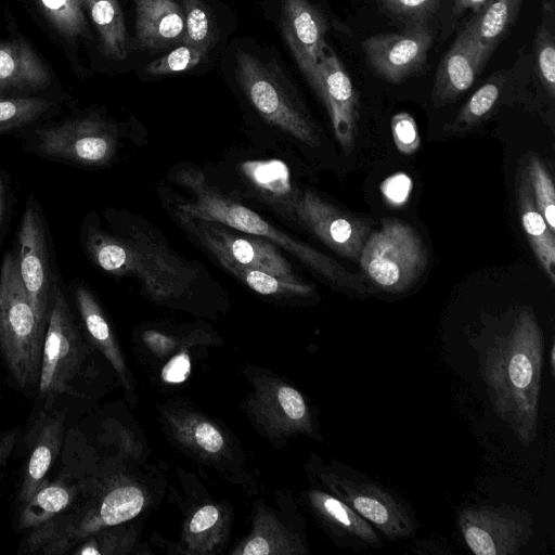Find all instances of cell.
<instances>
[{"label": "cell", "instance_id": "6da1fadb", "mask_svg": "<svg viewBox=\"0 0 555 555\" xmlns=\"http://www.w3.org/2000/svg\"><path fill=\"white\" fill-rule=\"evenodd\" d=\"M543 335L529 310L486 351L482 375L496 415L529 447L538 435Z\"/></svg>", "mask_w": 555, "mask_h": 555}, {"label": "cell", "instance_id": "7a4b0ae2", "mask_svg": "<svg viewBox=\"0 0 555 555\" xmlns=\"http://www.w3.org/2000/svg\"><path fill=\"white\" fill-rule=\"evenodd\" d=\"M176 180L193 195L192 201L178 205L179 212L266 238L294 255L336 286L352 292H366L358 275L328 256L279 230L248 207L227 198L208 184L201 171L183 169L177 173Z\"/></svg>", "mask_w": 555, "mask_h": 555}, {"label": "cell", "instance_id": "3957f363", "mask_svg": "<svg viewBox=\"0 0 555 555\" xmlns=\"http://www.w3.org/2000/svg\"><path fill=\"white\" fill-rule=\"evenodd\" d=\"M44 333L22 282L17 258L8 253L0 268V361L10 386L28 399L37 391Z\"/></svg>", "mask_w": 555, "mask_h": 555}, {"label": "cell", "instance_id": "277c9868", "mask_svg": "<svg viewBox=\"0 0 555 555\" xmlns=\"http://www.w3.org/2000/svg\"><path fill=\"white\" fill-rule=\"evenodd\" d=\"M85 245L92 261L103 271L135 276L158 297L173 296L191 279L189 269L177 257L145 238H120L91 229Z\"/></svg>", "mask_w": 555, "mask_h": 555}, {"label": "cell", "instance_id": "5b68a950", "mask_svg": "<svg viewBox=\"0 0 555 555\" xmlns=\"http://www.w3.org/2000/svg\"><path fill=\"white\" fill-rule=\"evenodd\" d=\"M86 346L74 313L60 288H55L43 339L41 367L31 411L62 408L79 395Z\"/></svg>", "mask_w": 555, "mask_h": 555}, {"label": "cell", "instance_id": "8992f818", "mask_svg": "<svg viewBox=\"0 0 555 555\" xmlns=\"http://www.w3.org/2000/svg\"><path fill=\"white\" fill-rule=\"evenodd\" d=\"M235 74L246 98L267 122L301 143L318 145L315 124L279 66L240 50L235 54Z\"/></svg>", "mask_w": 555, "mask_h": 555}, {"label": "cell", "instance_id": "52a82bcc", "mask_svg": "<svg viewBox=\"0 0 555 555\" xmlns=\"http://www.w3.org/2000/svg\"><path fill=\"white\" fill-rule=\"evenodd\" d=\"M360 266L377 287L390 293L410 288L427 264L426 248L417 232L401 220L384 219L362 248Z\"/></svg>", "mask_w": 555, "mask_h": 555}, {"label": "cell", "instance_id": "ba28073f", "mask_svg": "<svg viewBox=\"0 0 555 555\" xmlns=\"http://www.w3.org/2000/svg\"><path fill=\"white\" fill-rule=\"evenodd\" d=\"M66 408L31 411L18 439L25 459L14 493L12 513L18 509L48 479L59 459L66 435Z\"/></svg>", "mask_w": 555, "mask_h": 555}, {"label": "cell", "instance_id": "9c48e42d", "mask_svg": "<svg viewBox=\"0 0 555 555\" xmlns=\"http://www.w3.org/2000/svg\"><path fill=\"white\" fill-rule=\"evenodd\" d=\"M466 545L476 555H516L531 538L532 520L526 511L482 505L459 514Z\"/></svg>", "mask_w": 555, "mask_h": 555}, {"label": "cell", "instance_id": "30bf717a", "mask_svg": "<svg viewBox=\"0 0 555 555\" xmlns=\"http://www.w3.org/2000/svg\"><path fill=\"white\" fill-rule=\"evenodd\" d=\"M185 229L208 250H219L234 261L289 282H300L289 262L270 241L250 235L241 236L220 228L216 222L201 220L177 212Z\"/></svg>", "mask_w": 555, "mask_h": 555}, {"label": "cell", "instance_id": "8fae6325", "mask_svg": "<svg viewBox=\"0 0 555 555\" xmlns=\"http://www.w3.org/2000/svg\"><path fill=\"white\" fill-rule=\"evenodd\" d=\"M331 486L345 502L385 538L405 539L415 531V521L401 499L388 489L354 477H332Z\"/></svg>", "mask_w": 555, "mask_h": 555}, {"label": "cell", "instance_id": "7c38bea8", "mask_svg": "<svg viewBox=\"0 0 555 555\" xmlns=\"http://www.w3.org/2000/svg\"><path fill=\"white\" fill-rule=\"evenodd\" d=\"M38 139L44 154L90 166L108 163L117 144L113 128L95 116L42 129Z\"/></svg>", "mask_w": 555, "mask_h": 555}, {"label": "cell", "instance_id": "4fadbf2b", "mask_svg": "<svg viewBox=\"0 0 555 555\" xmlns=\"http://www.w3.org/2000/svg\"><path fill=\"white\" fill-rule=\"evenodd\" d=\"M294 220L308 228L336 254L359 260L370 235L365 220L349 215L310 190L298 192Z\"/></svg>", "mask_w": 555, "mask_h": 555}, {"label": "cell", "instance_id": "5bb4252c", "mask_svg": "<svg viewBox=\"0 0 555 555\" xmlns=\"http://www.w3.org/2000/svg\"><path fill=\"white\" fill-rule=\"evenodd\" d=\"M373 70L398 83L421 72L427 62L431 33L426 23L406 25L401 33L371 36L361 43Z\"/></svg>", "mask_w": 555, "mask_h": 555}, {"label": "cell", "instance_id": "9a60e30c", "mask_svg": "<svg viewBox=\"0 0 555 555\" xmlns=\"http://www.w3.org/2000/svg\"><path fill=\"white\" fill-rule=\"evenodd\" d=\"M312 89L325 105L337 142L346 154L350 153L358 133L359 98L338 55L327 43L322 49Z\"/></svg>", "mask_w": 555, "mask_h": 555}, {"label": "cell", "instance_id": "2e32d148", "mask_svg": "<svg viewBox=\"0 0 555 555\" xmlns=\"http://www.w3.org/2000/svg\"><path fill=\"white\" fill-rule=\"evenodd\" d=\"M18 270L40 327L46 332L55 288L51 286L46 233L35 207L28 206L18 231Z\"/></svg>", "mask_w": 555, "mask_h": 555}, {"label": "cell", "instance_id": "e0dca14e", "mask_svg": "<svg viewBox=\"0 0 555 555\" xmlns=\"http://www.w3.org/2000/svg\"><path fill=\"white\" fill-rule=\"evenodd\" d=\"M281 28L299 69L313 88L326 43L323 14L309 0H282Z\"/></svg>", "mask_w": 555, "mask_h": 555}, {"label": "cell", "instance_id": "ac0fdd59", "mask_svg": "<svg viewBox=\"0 0 555 555\" xmlns=\"http://www.w3.org/2000/svg\"><path fill=\"white\" fill-rule=\"evenodd\" d=\"M489 59L490 55L477 39L470 18L438 65L433 88V102L436 105H443L467 91Z\"/></svg>", "mask_w": 555, "mask_h": 555}, {"label": "cell", "instance_id": "d6986e66", "mask_svg": "<svg viewBox=\"0 0 555 555\" xmlns=\"http://www.w3.org/2000/svg\"><path fill=\"white\" fill-rule=\"evenodd\" d=\"M62 467L56 478L48 479L13 515L16 532L25 533L64 511L80 488V474L72 455L61 452Z\"/></svg>", "mask_w": 555, "mask_h": 555}, {"label": "cell", "instance_id": "ffe728a7", "mask_svg": "<svg viewBox=\"0 0 555 555\" xmlns=\"http://www.w3.org/2000/svg\"><path fill=\"white\" fill-rule=\"evenodd\" d=\"M135 37L143 50L182 43L184 13L175 0H134Z\"/></svg>", "mask_w": 555, "mask_h": 555}, {"label": "cell", "instance_id": "44dd1931", "mask_svg": "<svg viewBox=\"0 0 555 555\" xmlns=\"http://www.w3.org/2000/svg\"><path fill=\"white\" fill-rule=\"evenodd\" d=\"M50 80L48 68L26 42H0V93L43 89Z\"/></svg>", "mask_w": 555, "mask_h": 555}, {"label": "cell", "instance_id": "7402d4cb", "mask_svg": "<svg viewBox=\"0 0 555 555\" xmlns=\"http://www.w3.org/2000/svg\"><path fill=\"white\" fill-rule=\"evenodd\" d=\"M242 171L267 203L294 219L299 190L292 184L289 170L283 162H246L242 165Z\"/></svg>", "mask_w": 555, "mask_h": 555}, {"label": "cell", "instance_id": "603a6c76", "mask_svg": "<svg viewBox=\"0 0 555 555\" xmlns=\"http://www.w3.org/2000/svg\"><path fill=\"white\" fill-rule=\"evenodd\" d=\"M518 207L521 223L532 250L551 283H555V234L538 210L530 180L524 173L518 186Z\"/></svg>", "mask_w": 555, "mask_h": 555}, {"label": "cell", "instance_id": "cb8c5ba5", "mask_svg": "<svg viewBox=\"0 0 555 555\" xmlns=\"http://www.w3.org/2000/svg\"><path fill=\"white\" fill-rule=\"evenodd\" d=\"M85 7L96 27L104 53L115 61L126 60L127 30L118 0H85Z\"/></svg>", "mask_w": 555, "mask_h": 555}, {"label": "cell", "instance_id": "d4e9b609", "mask_svg": "<svg viewBox=\"0 0 555 555\" xmlns=\"http://www.w3.org/2000/svg\"><path fill=\"white\" fill-rule=\"evenodd\" d=\"M522 0H488L472 17L477 39L491 56L516 20Z\"/></svg>", "mask_w": 555, "mask_h": 555}, {"label": "cell", "instance_id": "484cf974", "mask_svg": "<svg viewBox=\"0 0 555 555\" xmlns=\"http://www.w3.org/2000/svg\"><path fill=\"white\" fill-rule=\"evenodd\" d=\"M314 501L322 513L340 530L344 535L351 539L356 545H370L378 547L383 544L375 528L361 515L353 511L340 499L315 493Z\"/></svg>", "mask_w": 555, "mask_h": 555}, {"label": "cell", "instance_id": "4316f807", "mask_svg": "<svg viewBox=\"0 0 555 555\" xmlns=\"http://www.w3.org/2000/svg\"><path fill=\"white\" fill-rule=\"evenodd\" d=\"M218 262L237 280L261 295H309L310 285L300 282H289L270 273L241 264L219 250H209Z\"/></svg>", "mask_w": 555, "mask_h": 555}, {"label": "cell", "instance_id": "83f0119b", "mask_svg": "<svg viewBox=\"0 0 555 555\" xmlns=\"http://www.w3.org/2000/svg\"><path fill=\"white\" fill-rule=\"evenodd\" d=\"M75 300L89 337L104 351L116 367H120L109 325L92 294L86 287H77Z\"/></svg>", "mask_w": 555, "mask_h": 555}, {"label": "cell", "instance_id": "f1b7e54d", "mask_svg": "<svg viewBox=\"0 0 555 555\" xmlns=\"http://www.w3.org/2000/svg\"><path fill=\"white\" fill-rule=\"evenodd\" d=\"M534 54L540 80L548 95H555L554 0L543 5V21L534 39Z\"/></svg>", "mask_w": 555, "mask_h": 555}, {"label": "cell", "instance_id": "f546056e", "mask_svg": "<svg viewBox=\"0 0 555 555\" xmlns=\"http://www.w3.org/2000/svg\"><path fill=\"white\" fill-rule=\"evenodd\" d=\"M49 23L68 40L87 33L85 0H36Z\"/></svg>", "mask_w": 555, "mask_h": 555}, {"label": "cell", "instance_id": "4dcf8cb0", "mask_svg": "<svg viewBox=\"0 0 555 555\" xmlns=\"http://www.w3.org/2000/svg\"><path fill=\"white\" fill-rule=\"evenodd\" d=\"M182 4L184 13L182 44H189L208 53L216 39L208 8L203 0H182Z\"/></svg>", "mask_w": 555, "mask_h": 555}, {"label": "cell", "instance_id": "1f68e13d", "mask_svg": "<svg viewBox=\"0 0 555 555\" xmlns=\"http://www.w3.org/2000/svg\"><path fill=\"white\" fill-rule=\"evenodd\" d=\"M505 73L492 74L469 98L459 113L455 125L470 126L485 118L496 105L505 81Z\"/></svg>", "mask_w": 555, "mask_h": 555}, {"label": "cell", "instance_id": "d6a6232c", "mask_svg": "<svg viewBox=\"0 0 555 555\" xmlns=\"http://www.w3.org/2000/svg\"><path fill=\"white\" fill-rule=\"evenodd\" d=\"M50 106L51 102L39 98L0 96V133L30 124Z\"/></svg>", "mask_w": 555, "mask_h": 555}, {"label": "cell", "instance_id": "836d02e7", "mask_svg": "<svg viewBox=\"0 0 555 555\" xmlns=\"http://www.w3.org/2000/svg\"><path fill=\"white\" fill-rule=\"evenodd\" d=\"M144 503L142 492L133 486L117 487L109 490L103 502L106 526H115L137 516Z\"/></svg>", "mask_w": 555, "mask_h": 555}, {"label": "cell", "instance_id": "e575fe53", "mask_svg": "<svg viewBox=\"0 0 555 555\" xmlns=\"http://www.w3.org/2000/svg\"><path fill=\"white\" fill-rule=\"evenodd\" d=\"M528 177L530 180L535 206L545 222L555 234V190L553 180L540 160L533 156L530 158Z\"/></svg>", "mask_w": 555, "mask_h": 555}, {"label": "cell", "instance_id": "d590c367", "mask_svg": "<svg viewBox=\"0 0 555 555\" xmlns=\"http://www.w3.org/2000/svg\"><path fill=\"white\" fill-rule=\"evenodd\" d=\"M207 53L189 44H181L156 59L144 67V72L151 76L172 75L191 70L196 67Z\"/></svg>", "mask_w": 555, "mask_h": 555}, {"label": "cell", "instance_id": "8d00e7d4", "mask_svg": "<svg viewBox=\"0 0 555 555\" xmlns=\"http://www.w3.org/2000/svg\"><path fill=\"white\" fill-rule=\"evenodd\" d=\"M440 0H380L383 8L406 25L426 23Z\"/></svg>", "mask_w": 555, "mask_h": 555}, {"label": "cell", "instance_id": "74e56055", "mask_svg": "<svg viewBox=\"0 0 555 555\" xmlns=\"http://www.w3.org/2000/svg\"><path fill=\"white\" fill-rule=\"evenodd\" d=\"M391 132L397 150L405 155L413 154L420 147V134L412 115L400 112L391 119Z\"/></svg>", "mask_w": 555, "mask_h": 555}, {"label": "cell", "instance_id": "f35d334b", "mask_svg": "<svg viewBox=\"0 0 555 555\" xmlns=\"http://www.w3.org/2000/svg\"><path fill=\"white\" fill-rule=\"evenodd\" d=\"M380 190L389 204L400 206L409 199L412 181L404 173H396L383 182Z\"/></svg>", "mask_w": 555, "mask_h": 555}, {"label": "cell", "instance_id": "ab89813d", "mask_svg": "<svg viewBox=\"0 0 555 555\" xmlns=\"http://www.w3.org/2000/svg\"><path fill=\"white\" fill-rule=\"evenodd\" d=\"M278 399L286 415L295 421L306 415V404L300 393L292 387H282L278 392Z\"/></svg>", "mask_w": 555, "mask_h": 555}, {"label": "cell", "instance_id": "60d3db41", "mask_svg": "<svg viewBox=\"0 0 555 555\" xmlns=\"http://www.w3.org/2000/svg\"><path fill=\"white\" fill-rule=\"evenodd\" d=\"M190 370L191 364L188 354L180 353L165 365L162 376L168 383L178 384L188 378Z\"/></svg>", "mask_w": 555, "mask_h": 555}, {"label": "cell", "instance_id": "b9f144b4", "mask_svg": "<svg viewBox=\"0 0 555 555\" xmlns=\"http://www.w3.org/2000/svg\"><path fill=\"white\" fill-rule=\"evenodd\" d=\"M197 443L208 452H218L223 446L221 434L210 424L202 423L195 430Z\"/></svg>", "mask_w": 555, "mask_h": 555}, {"label": "cell", "instance_id": "7bdbcfd3", "mask_svg": "<svg viewBox=\"0 0 555 555\" xmlns=\"http://www.w3.org/2000/svg\"><path fill=\"white\" fill-rule=\"evenodd\" d=\"M22 431V426L0 431V469L5 466L15 452Z\"/></svg>", "mask_w": 555, "mask_h": 555}, {"label": "cell", "instance_id": "ee69618b", "mask_svg": "<svg viewBox=\"0 0 555 555\" xmlns=\"http://www.w3.org/2000/svg\"><path fill=\"white\" fill-rule=\"evenodd\" d=\"M218 519V511L212 505L202 507L192 518L190 529L192 532H202L212 527Z\"/></svg>", "mask_w": 555, "mask_h": 555}, {"label": "cell", "instance_id": "f6af8a7d", "mask_svg": "<svg viewBox=\"0 0 555 555\" xmlns=\"http://www.w3.org/2000/svg\"><path fill=\"white\" fill-rule=\"evenodd\" d=\"M488 0H454L453 17L462 15L466 11L478 12Z\"/></svg>", "mask_w": 555, "mask_h": 555}, {"label": "cell", "instance_id": "bcb514c9", "mask_svg": "<svg viewBox=\"0 0 555 555\" xmlns=\"http://www.w3.org/2000/svg\"><path fill=\"white\" fill-rule=\"evenodd\" d=\"M242 553L244 555H267L270 550L268 542L263 538L257 537L246 544Z\"/></svg>", "mask_w": 555, "mask_h": 555}, {"label": "cell", "instance_id": "7dc6e473", "mask_svg": "<svg viewBox=\"0 0 555 555\" xmlns=\"http://www.w3.org/2000/svg\"><path fill=\"white\" fill-rule=\"evenodd\" d=\"M3 197H4L3 184H2L1 177H0V223H1L2 214H3Z\"/></svg>", "mask_w": 555, "mask_h": 555}, {"label": "cell", "instance_id": "c3c4849f", "mask_svg": "<svg viewBox=\"0 0 555 555\" xmlns=\"http://www.w3.org/2000/svg\"><path fill=\"white\" fill-rule=\"evenodd\" d=\"M3 489H4V480H3V478H0V506H1V501H2V496H3Z\"/></svg>", "mask_w": 555, "mask_h": 555}, {"label": "cell", "instance_id": "681fc988", "mask_svg": "<svg viewBox=\"0 0 555 555\" xmlns=\"http://www.w3.org/2000/svg\"><path fill=\"white\" fill-rule=\"evenodd\" d=\"M554 345L552 346V349H551V367H552V372H554V364H555V361H554Z\"/></svg>", "mask_w": 555, "mask_h": 555}, {"label": "cell", "instance_id": "f907efd6", "mask_svg": "<svg viewBox=\"0 0 555 555\" xmlns=\"http://www.w3.org/2000/svg\"><path fill=\"white\" fill-rule=\"evenodd\" d=\"M0 406H1V397H0Z\"/></svg>", "mask_w": 555, "mask_h": 555}]
</instances>
